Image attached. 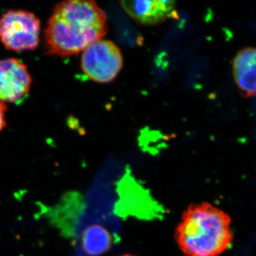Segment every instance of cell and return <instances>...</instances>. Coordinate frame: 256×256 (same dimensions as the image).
I'll list each match as a JSON object with an SVG mask.
<instances>
[{"label":"cell","mask_w":256,"mask_h":256,"mask_svg":"<svg viewBox=\"0 0 256 256\" xmlns=\"http://www.w3.org/2000/svg\"><path fill=\"white\" fill-rule=\"evenodd\" d=\"M108 30L105 12L94 1L58 3L45 30V48L50 55L69 56L102 40Z\"/></svg>","instance_id":"cell-1"},{"label":"cell","mask_w":256,"mask_h":256,"mask_svg":"<svg viewBox=\"0 0 256 256\" xmlns=\"http://www.w3.org/2000/svg\"><path fill=\"white\" fill-rule=\"evenodd\" d=\"M228 214L207 202L190 205L175 230L178 248L185 256H218L233 242Z\"/></svg>","instance_id":"cell-2"},{"label":"cell","mask_w":256,"mask_h":256,"mask_svg":"<svg viewBox=\"0 0 256 256\" xmlns=\"http://www.w3.org/2000/svg\"><path fill=\"white\" fill-rule=\"evenodd\" d=\"M40 18L26 10H9L0 18V40L9 50H35L40 43Z\"/></svg>","instance_id":"cell-3"},{"label":"cell","mask_w":256,"mask_h":256,"mask_svg":"<svg viewBox=\"0 0 256 256\" xmlns=\"http://www.w3.org/2000/svg\"><path fill=\"white\" fill-rule=\"evenodd\" d=\"M124 66V57L116 44L108 40L94 42L82 52L80 66L92 82L108 84L118 76Z\"/></svg>","instance_id":"cell-4"},{"label":"cell","mask_w":256,"mask_h":256,"mask_svg":"<svg viewBox=\"0 0 256 256\" xmlns=\"http://www.w3.org/2000/svg\"><path fill=\"white\" fill-rule=\"evenodd\" d=\"M28 67L14 58L0 60V101L18 102L28 96L32 85Z\"/></svg>","instance_id":"cell-5"},{"label":"cell","mask_w":256,"mask_h":256,"mask_svg":"<svg viewBox=\"0 0 256 256\" xmlns=\"http://www.w3.org/2000/svg\"><path fill=\"white\" fill-rule=\"evenodd\" d=\"M120 4L127 14L138 23L156 25L163 22L171 16L176 6V2L122 1Z\"/></svg>","instance_id":"cell-6"},{"label":"cell","mask_w":256,"mask_h":256,"mask_svg":"<svg viewBox=\"0 0 256 256\" xmlns=\"http://www.w3.org/2000/svg\"><path fill=\"white\" fill-rule=\"evenodd\" d=\"M232 68L240 95L244 98L256 96V47L248 46L239 50L234 57Z\"/></svg>","instance_id":"cell-7"},{"label":"cell","mask_w":256,"mask_h":256,"mask_svg":"<svg viewBox=\"0 0 256 256\" xmlns=\"http://www.w3.org/2000/svg\"><path fill=\"white\" fill-rule=\"evenodd\" d=\"M112 240L108 230L98 225L86 229L82 236L84 252L89 256H100L112 246Z\"/></svg>","instance_id":"cell-8"},{"label":"cell","mask_w":256,"mask_h":256,"mask_svg":"<svg viewBox=\"0 0 256 256\" xmlns=\"http://www.w3.org/2000/svg\"><path fill=\"white\" fill-rule=\"evenodd\" d=\"M8 106L5 102L0 101V132L6 127V112Z\"/></svg>","instance_id":"cell-9"},{"label":"cell","mask_w":256,"mask_h":256,"mask_svg":"<svg viewBox=\"0 0 256 256\" xmlns=\"http://www.w3.org/2000/svg\"><path fill=\"white\" fill-rule=\"evenodd\" d=\"M120 256H136L129 255V254H126V255Z\"/></svg>","instance_id":"cell-10"}]
</instances>
